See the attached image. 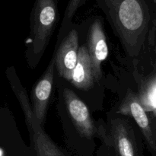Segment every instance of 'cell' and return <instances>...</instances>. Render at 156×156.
<instances>
[{"instance_id": "cell-2", "label": "cell", "mask_w": 156, "mask_h": 156, "mask_svg": "<svg viewBox=\"0 0 156 156\" xmlns=\"http://www.w3.org/2000/svg\"><path fill=\"white\" fill-rule=\"evenodd\" d=\"M57 17L55 0H36L30 21V45L33 65H37L49 44Z\"/></svg>"}, {"instance_id": "cell-4", "label": "cell", "mask_w": 156, "mask_h": 156, "mask_svg": "<svg viewBox=\"0 0 156 156\" xmlns=\"http://www.w3.org/2000/svg\"><path fill=\"white\" fill-rule=\"evenodd\" d=\"M120 112L133 117L146 139L152 156H156V123L145 111L140 101L129 93L120 107Z\"/></svg>"}, {"instance_id": "cell-7", "label": "cell", "mask_w": 156, "mask_h": 156, "mask_svg": "<svg viewBox=\"0 0 156 156\" xmlns=\"http://www.w3.org/2000/svg\"><path fill=\"white\" fill-rule=\"evenodd\" d=\"M88 51L91 59L95 81L101 77V64L108 56V46L101 21L98 18L93 21L88 32Z\"/></svg>"}, {"instance_id": "cell-5", "label": "cell", "mask_w": 156, "mask_h": 156, "mask_svg": "<svg viewBox=\"0 0 156 156\" xmlns=\"http://www.w3.org/2000/svg\"><path fill=\"white\" fill-rule=\"evenodd\" d=\"M63 98L69 115L79 133L91 139L94 134V126L88 107L69 88H64Z\"/></svg>"}, {"instance_id": "cell-8", "label": "cell", "mask_w": 156, "mask_h": 156, "mask_svg": "<svg viewBox=\"0 0 156 156\" xmlns=\"http://www.w3.org/2000/svg\"><path fill=\"white\" fill-rule=\"evenodd\" d=\"M55 60L52 59L42 77L32 92V110L36 119L42 125L46 117L49 101L51 95L54 81Z\"/></svg>"}, {"instance_id": "cell-6", "label": "cell", "mask_w": 156, "mask_h": 156, "mask_svg": "<svg viewBox=\"0 0 156 156\" xmlns=\"http://www.w3.org/2000/svg\"><path fill=\"white\" fill-rule=\"evenodd\" d=\"M79 50L78 33L76 30H72L62 40L54 57L55 66L59 76L69 82L77 64Z\"/></svg>"}, {"instance_id": "cell-11", "label": "cell", "mask_w": 156, "mask_h": 156, "mask_svg": "<svg viewBox=\"0 0 156 156\" xmlns=\"http://www.w3.org/2000/svg\"><path fill=\"white\" fill-rule=\"evenodd\" d=\"M85 0H69L66 9L65 14H64L63 20H62V24L61 30H63L69 24V23L71 21L72 18L74 16L75 13L77 11V9L83 4Z\"/></svg>"}, {"instance_id": "cell-1", "label": "cell", "mask_w": 156, "mask_h": 156, "mask_svg": "<svg viewBox=\"0 0 156 156\" xmlns=\"http://www.w3.org/2000/svg\"><path fill=\"white\" fill-rule=\"evenodd\" d=\"M126 53L138 56L149 32L152 15L147 0H97Z\"/></svg>"}, {"instance_id": "cell-10", "label": "cell", "mask_w": 156, "mask_h": 156, "mask_svg": "<svg viewBox=\"0 0 156 156\" xmlns=\"http://www.w3.org/2000/svg\"><path fill=\"white\" fill-rule=\"evenodd\" d=\"M94 82L96 81L88 48L83 45L79 47L78 62L73 70L71 82L77 88L88 90L93 86Z\"/></svg>"}, {"instance_id": "cell-3", "label": "cell", "mask_w": 156, "mask_h": 156, "mask_svg": "<svg viewBox=\"0 0 156 156\" xmlns=\"http://www.w3.org/2000/svg\"><path fill=\"white\" fill-rule=\"evenodd\" d=\"M25 117L26 124L31 136L37 156H66L60 149L44 132L42 125L36 119L26 92L21 91L17 94Z\"/></svg>"}, {"instance_id": "cell-9", "label": "cell", "mask_w": 156, "mask_h": 156, "mask_svg": "<svg viewBox=\"0 0 156 156\" xmlns=\"http://www.w3.org/2000/svg\"><path fill=\"white\" fill-rule=\"evenodd\" d=\"M111 133L117 156H142L132 133V129L124 120H114Z\"/></svg>"}]
</instances>
